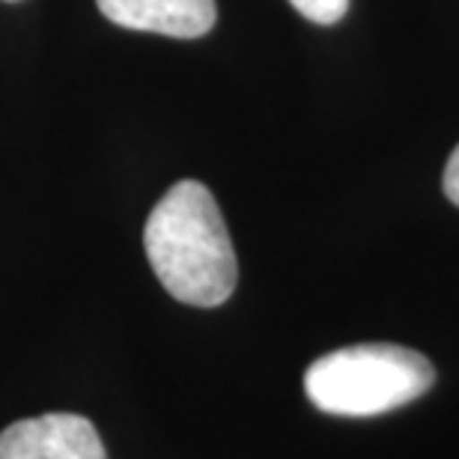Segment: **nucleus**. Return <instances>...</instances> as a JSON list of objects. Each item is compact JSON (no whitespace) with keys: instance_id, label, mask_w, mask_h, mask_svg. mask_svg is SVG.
Segmentation results:
<instances>
[{"instance_id":"1","label":"nucleus","mask_w":459,"mask_h":459,"mask_svg":"<svg viewBox=\"0 0 459 459\" xmlns=\"http://www.w3.org/2000/svg\"><path fill=\"white\" fill-rule=\"evenodd\" d=\"M143 247L155 278L182 305L218 307L233 296L236 251L204 182L182 179L168 188L143 227Z\"/></svg>"},{"instance_id":"2","label":"nucleus","mask_w":459,"mask_h":459,"mask_svg":"<svg viewBox=\"0 0 459 459\" xmlns=\"http://www.w3.org/2000/svg\"><path fill=\"white\" fill-rule=\"evenodd\" d=\"M436 370L415 349L358 343L316 358L305 373V394L319 411L370 418L424 397Z\"/></svg>"},{"instance_id":"3","label":"nucleus","mask_w":459,"mask_h":459,"mask_svg":"<svg viewBox=\"0 0 459 459\" xmlns=\"http://www.w3.org/2000/svg\"><path fill=\"white\" fill-rule=\"evenodd\" d=\"M0 459H108L93 420L72 411L24 418L0 433Z\"/></svg>"},{"instance_id":"4","label":"nucleus","mask_w":459,"mask_h":459,"mask_svg":"<svg viewBox=\"0 0 459 459\" xmlns=\"http://www.w3.org/2000/svg\"><path fill=\"white\" fill-rule=\"evenodd\" d=\"M99 13L126 30L197 39L215 27V0H96Z\"/></svg>"},{"instance_id":"5","label":"nucleus","mask_w":459,"mask_h":459,"mask_svg":"<svg viewBox=\"0 0 459 459\" xmlns=\"http://www.w3.org/2000/svg\"><path fill=\"white\" fill-rule=\"evenodd\" d=\"M290 4L314 24H337L349 9V0H290Z\"/></svg>"},{"instance_id":"6","label":"nucleus","mask_w":459,"mask_h":459,"mask_svg":"<svg viewBox=\"0 0 459 459\" xmlns=\"http://www.w3.org/2000/svg\"><path fill=\"white\" fill-rule=\"evenodd\" d=\"M445 195L451 204L459 206V146L451 152L447 159V168H445Z\"/></svg>"}]
</instances>
